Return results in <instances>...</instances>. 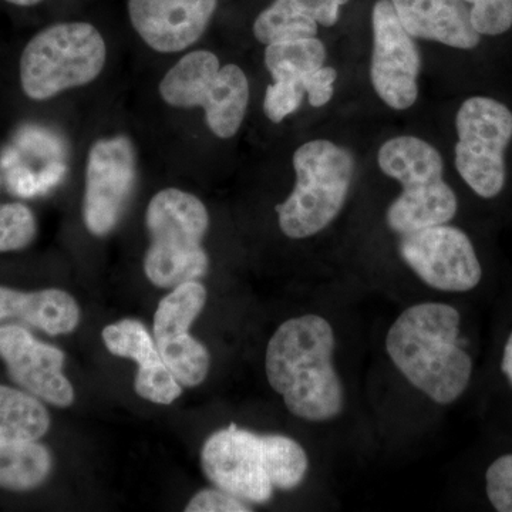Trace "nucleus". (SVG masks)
<instances>
[{
    "mask_svg": "<svg viewBox=\"0 0 512 512\" xmlns=\"http://www.w3.org/2000/svg\"><path fill=\"white\" fill-rule=\"evenodd\" d=\"M336 339L332 325L319 315L282 323L266 349V376L298 419L323 423L343 412L342 380L333 366Z\"/></svg>",
    "mask_w": 512,
    "mask_h": 512,
    "instance_id": "obj_1",
    "label": "nucleus"
},
{
    "mask_svg": "<svg viewBox=\"0 0 512 512\" xmlns=\"http://www.w3.org/2000/svg\"><path fill=\"white\" fill-rule=\"evenodd\" d=\"M461 316L446 303L410 306L386 336V352L407 382L437 404L456 402L473 375V360L460 345Z\"/></svg>",
    "mask_w": 512,
    "mask_h": 512,
    "instance_id": "obj_2",
    "label": "nucleus"
},
{
    "mask_svg": "<svg viewBox=\"0 0 512 512\" xmlns=\"http://www.w3.org/2000/svg\"><path fill=\"white\" fill-rule=\"evenodd\" d=\"M201 466L215 487L247 503L266 504L276 488L289 491L302 484L309 460L291 437L258 434L231 424L205 441Z\"/></svg>",
    "mask_w": 512,
    "mask_h": 512,
    "instance_id": "obj_3",
    "label": "nucleus"
},
{
    "mask_svg": "<svg viewBox=\"0 0 512 512\" xmlns=\"http://www.w3.org/2000/svg\"><path fill=\"white\" fill-rule=\"evenodd\" d=\"M146 225L151 244L144 272L151 284L174 289L207 275L210 259L202 239L210 227V215L200 198L165 188L148 204Z\"/></svg>",
    "mask_w": 512,
    "mask_h": 512,
    "instance_id": "obj_4",
    "label": "nucleus"
},
{
    "mask_svg": "<svg viewBox=\"0 0 512 512\" xmlns=\"http://www.w3.org/2000/svg\"><path fill=\"white\" fill-rule=\"evenodd\" d=\"M296 181L291 195L276 205L286 237H315L338 218L355 180V157L329 140H312L293 153Z\"/></svg>",
    "mask_w": 512,
    "mask_h": 512,
    "instance_id": "obj_5",
    "label": "nucleus"
},
{
    "mask_svg": "<svg viewBox=\"0 0 512 512\" xmlns=\"http://www.w3.org/2000/svg\"><path fill=\"white\" fill-rule=\"evenodd\" d=\"M106 59V42L93 25L56 23L36 33L23 49L20 86L30 100H50L94 82Z\"/></svg>",
    "mask_w": 512,
    "mask_h": 512,
    "instance_id": "obj_6",
    "label": "nucleus"
},
{
    "mask_svg": "<svg viewBox=\"0 0 512 512\" xmlns=\"http://www.w3.org/2000/svg\"><path fill=\"white\" fill-rule=\"evenodd\" d=\"M158 90L168 106L204 109L208 127L222 140L234 137L247 116V74L237 64L221 66L208 50L185 55L168 70Z\"/></svg>",
    "mask_w": 512,
    "mask_h": 512,
    "instance_id": "obj_7",
    "label": "nucleus"
},
{
    "mask_svg": "<svg viewBox=\"0 0 512 512\" xmlns=\"http://www.w3.org/2000/svg\"><path fill=\"white\" fill-rule=\"evenodd\" d=\"M456 130L458 174L478 197H497L507 180L505 151L512 140V111L491 97H470L457 111Z\"/></svg>",
    "mask_w": 512,
    "mask_h": 512,
    "instance_id": "obj_8",
    "label": "nucleus"
},
{
    "mask_svg": "<svg viewBox=\"0 0 512 512\" xmlns=\"http://www.w3.org/2000/svg\"><path fill=\"white\" fill-rule=\"evenodd\" d=\"M137 180L136 153L130 138H101L86 163L83 218L94 237H106L119 224Z\"/></svg>",
    "mask_w": 512,
    "mask_h": 512,
    "instance_id": "obj_9",
    "label": "nucleus"
},
{
    "mask_svg": "<svg viewBox=\"0 0 512 512\" xmlns=\"http://www.w3.org/2000/svg\"><path fill=\"white\" fill-rule=\"evenodd\" d=\"M399 252L414 274L437 291L468 292L483 276L471 239L448 224L400 235Z\"/></svg>",
    "mask_w": 512,
    "mask_h": 512,
    "instance_id": "obj_10",
    "label": "nucleus"
},
{
    "mask_svg": "<svg viewBox=\"0 0 512 512\" xmlns=\"http://www.w3.org/2000/svg\"><path fill=\"white\" fill-rule=\"evenodd\" d=\"M372 29L373 89L390 109H410L419 97L421 55L414 37L400 22L392 0H377L373 6Z\"/></svg>",
    "mask_w": 512,
    "mask_h": 512,
    "instance_id": "obj_11",
    "label": "nucleus"
},
{
    "mask_svg": "<svg viewBox=\"0 0 512 512\" xmlns=\"http://www.w3.org/2000/svg\"><path fill=\"white\" fill-rule=\"evenodd\" d=\"M205 301L207 289L201 282H185L165 296L154 316L158 352L181 386H198L210 372V353L190 335L191 325L204 309Z\"/></svg>",
    "mask_w": 512,
    "mask_h": 512,
    "instance_id": "obj_12",
    "label": "nucleus"
},
{
    "mask_svg": "<svg viewBox=\"0 0 512 512\" xmlns=\"http://www.w3.org/2000/svg\"><path fill=\"white\" fill-rule=\"evenodd\" d=\"M0 357L8 367L10 379L26 392L57 407L74 402V389L63 373L64 353L46 345L22 328L0 326Z\"/></svg>",
    "mask_w": 512,
    "mask_h": 512,
    "instance_id": "obj_13",
    "label": "nucleus"
},
{
    "mask_svg": "<svg viewBox=\"0 0 512 512\" xmlns=\"http://www.w3.org/2000/svg\"><path fill=\"white\" fill-rule=\"evenodd\" d=\"M218 0H128L131 25L158 53H177L204 35Z\"/></svg>",
    "mask_w": 512,
    "mask_h": 512,
    "instance_id": "obj_14",
    "label": "nucleus"
},
{
    "mask_svg": "<svg viewBox=\"0 0 512 512\" xmlns=\"http://www.w3.org/2000/svg\"><path fill=\"white\" fill-rule=\"evenodd\" d=\"M104 345L114 356L134 360L138 365L134 389L138 396L156 404H171L183 389L158 352L156 340L143 323L124 319L103 329Z\"/></svg>",
    "mask_w": 512,
    "mask_h": 512,
    "instance_id": "obj_15",
    "label": "nucleus"
},
{
    "mask_svg": "<svg viewBox=\"0 0 512 512\" xmlns=\"http://www.w3.org/2000/svg\"><path fill=\"white\" fill-rule=\"evenodd\" d=\"M392 3L404 29L414 39L460 50L476 49L481 43L466 0H392Z\"/></svg>",
    "mask_w": 512,
    "mask_h": 512,
    "instance_id": "obj_16",
    "label": "nucleus"
},
{
    "mask_svg": "<svg viewBox=\"0 0 512 512\" xmlns=\"http://www.w3.org/2000/svg\"><path fill=\"white\" fill-rule=\"evenodd\" d=\"M349 0H274L254 22V36L268 46L318 36L319 26H335Z\"/></svg>",
    "mask_w": 512,
    "mask_h": 512,
    "instance_id": "obj_17",
    "label": "nucleus"
},
{
    "mask_svg": "<svg viewBox=\"0 0 512 512\" xmlns=\"http://www.w3.org/2000/svg\"><path fill=\"white\" fill-rule=\"evenodd\" d=\"M18 319L50 336L67 335L79 326L80 308L62 289L20 292L0 286V323Z\"/></svg>",
    "mask_w": 512,
    "mask_h": 512,
    "instance_id": "obj_18",
    "label": "nucleus"
},
{
    "mask_svg": "<svg viewBox=\"0 0 512 512\" xmlns=\"http://www.w3.org/2000/svg\"><path fill=\"white\" fill-rule=\"evenodd\" d=\"M458 200L453 188L437 183L403 188L386 211L387 227L404 235L420 229L448 224L457 215Z\"/></svg>",
    "mask_w": 512,
    "mask_h": 512,
    "instance_id": "obj_19",
    "label": "nucleus"
},
{
    "mask_svg": "<svg viewBox=\"0 0 512 512\" xmlns=\"http://www.w3.org/2000/svg\"><path fill=\"white\" fill-rule=\"evenodd\" d=\"M377 163L387 177L402 188L419 187L444 180V161L436 147L423 138L399 136L382 144Z\"/></svg>",
    "mask_w": 512,
    "mask_h": 512,
    "instance_id": "obj_20",
    "label": "nucleus"
},
{
    "mask_svg": "<svg viewBox=\"0 0 512 512\" xmlns=\"http://www.w3.org/2000/svg\"><path fill=\"white\" fill-rule=\"evenodd\" d=\"M52 454L37 441L0 440V487L29 491L52 473Z\"/></svg>",
    "mask_w": 512,
    "mask_h": 512,
    "instance_id": "obj_21",
    "label": "nucleus"
},
{
    "mask_svg": "<svg viewBox=\"0 0 512 512\" xmlns=\"http://www.w3.org/2000/svg\"><path fill=\"white\" fill-rule=\"evenodd\" d=\"M49 427V412L36 396L0 384V440L37 441Z\"/></svg>",
    "mask_w": 512,
    "mask_h": 512,
    "instance_id": "obj_22",
    "label": "nucleus"
},
{
    "mask_svg": "<svg viewBox=\"0 0 512 512\" xmlns=\"http://www.w3.org/2000/svg\"><path fill=\"white\" fill-rule=\"evenodd\" d=\"M326 47L318 37L286 40L266 46L265 66L274 80L301 82L309 73L325 66Z\"/></svg>",
    "mask_w": 512,
    "mask_h": 512,
    "instance_id": "obj_23",
    "label": "nucleus"
},
{
    "mask_svg": "<svg viewBox=\"0 0 512 512\" xmlns=\"http://www.w3.org/2000/svg\"><path fill=\"white\" fill-rule=\"evenodd\" d=\"M37 234L35 214L20 202L0 205V252L29 247Z\"/></svg>",
    "mask_w": 512,
    "mask_h": 512,
    "instance_id": "obj_24",
    "label": "nucleus"
},
{
    "mask_svg": "<svg viewBox=\"0 0 512 512\" xmlns=\"http://www.w3.org/2000/svg\"><path fill=\"white\" fill-rule=\"evenodd\" d=\"M481 36L504 35L512 28V0H466Z\"/></svg>",
    "mask_w": 512,
    "mask_h": 512,
    "instance_id": "obj_25",
    "label": "nucleus"
},
{
    "mask_svg": "<svg viewBox=\"0 0 512 512\" xmlns=\"http://www.w3.org/2000/svg\"><path fill=\"white\" fill-rule=\"evenodd\" d=\"M301 82L274 80L266 87L264 113L272 123L279 124L301 107L305 96Z\"/></svg>",
    "mask_w": 512,
    "mask_h": 512,
    "instance_id": "obj_26",
    "label": "nucleus"
},
{
    "mask_svg": "<svg viewBox=\"0 0 512 512\" xmlns=\"http://www.w3.org/2000/svg\"><path fill=\"white\" fill-rule=\"evenodd\" d=\"M488 500L495 510L512 512V454L497 458L485 474Z\"/></svg>",
    "mask_w": 512,
    "mask_h": 512,
    "instance_id": "obj_27",
    "label": "nucleus"
},
{
    "mask_svg": "<svg viewBox=\"0 0 512 512\" xmlns=\"http://www.w3.org/2000/svg\"><path fill=\"white\" fill-rule=\"evenodd\" d=\"M187 512H248L252 511L247 501L215 487L214 490H202L191 498L185 507Z\"/></svg>",
    "mask_w": 512,
    "mask_h": 512,
    "instance_id": "obj_28",
    "label": "nucleus"
},
{
    "mask_svg": "<svg viewBox=\"0 0 512 512\" xmlns=\"http://www.w3.org/2000/svg\"><path fill=\"white\" fill-rule=\"evenodd\" d=\"M336 80H338V72L335 67L330 66L319 67L315 72L303 77L302 86L308 94L309 104L316 109L326 106L335 93Z\"/></svg>",
    "mask_w": 512,
    "mask_h": 512,
    "instance_id": "obj_29",
    "label": "nucleus"
},
{
    "mask_svg": "<svg viewBox=\"0 0 512 512\" xmlns=\"http://www.w3.org/2000/svg\"><path fill=\"white\" fill-rule=\"evenodd\" d=\"M501 369H503L505 377H507L508 382H510L512 386V333L510 338H508L507 343H505Z\"/></svg>",
    "mask_w": 512,
    "mask_h": 512,
    "instance_id": "obj_30",
    "label": "nucleus"
},
{
    "mask_svg": "<svg viewBox=\"0 0 512 512\" xmlns=\"http://www.w3.org/2000/svg\"><path fill=\"white\" fill-rule=\"evenodd\" d=\"M5 2L10 3V5L22 6V8H30V6L39 5L43 0H5Z\"/></svg>",
    "mask_w": 512,
    "mask_h": 512,
    "instance_id": "obj_31",
    "label": "nucleus"
}]
</instances>
